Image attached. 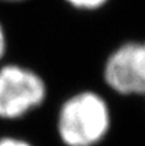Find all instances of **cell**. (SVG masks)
Returning a JSON list of instances; mask_svg holds the SVG:
<instances>
[{
    "label": "cell",
    "mask_w": 145,
    "mask_h": 146,
    "mask_svg": "<svg viewBox=\"0 0 145 146\" xmlns=\"http://www.w3.org/2000/svg\"><path fill=\"white\" fill-rule=\"evenodd\" d=\"M110 126L107 103L95 92L77 94L62 105L58 133L67 146H94L104 139Z\"/></svg>",
    "instance_id": "1"
},
{
    "label": "cell",
    "mask_w": 145,
    "mask_h": 146,
    "mask_svg": "<svg viewBox=\"0 0 145 146\" xmlns=\"http://www.w3.org/2000/svg\"><path fill=\"white\" fill-rule=\"evenodd\" d=\"M46 99V85L33 71L17 64L0 68V121L15 123Z\"/></svg>",
    "instance_id": "2"
},
{
    "label": "cell",
    "mask_w": 145,
    "mask_h": 146,
    "mask_svg": "<svg viewBox=\"0 0 145 146\" xmlns=\"http://www.w3.org/2000/svg\"><path fill=\"white\" fill-rule=\"evenodd\" d=\"M105 82L123 95L145 94V42H128L109 56Z\"/></svg>",
    "instance_id": "3"
},
{
    "label": "cell",
    "mask_w": 145,
    "mask_h": 146,
    "mask_svg": "<svg viewBox=\"0 0 145 146\" xmlns=\"http://www.w3.org/2000/svg\"><path fill=\"white\" fill-rule=\"evenodd\" d=\"M0 146H36L27 137L19 135L5 133L0 136Z\"/></svg>",
    "instance_id": "4"
},
{
    "label": "cell",
    "mask_w": 145,
    "mask_h": 146,
    "mask_svg": "<svg viewBox=\"0 0 145 146\" xmlns=\"http://www.w3.org/2000/svg\"><path fill=\"white\" fill-rule=\"evenodd\" d=\"M69 4L80 9H96L107 3V0H67Z\"/></svg>",
    "instance_id": "5"
},
{
    "label": "cell",
    "mask_w": 145,
    "mask_h": 146,
    "mask_svg": "<svg viewBox=\"0 0 145 146\" xmlns=\"http://www.w3.org/2000/svg\"><path fill=\"white\" fill-rule=\"evenodd\" d=\"M5 46H7V41H5V33L3 30L1 25H0V59L3 58L5 53Z\"/></svg>",
    "instance_id": "6"
},
{
    "label": "cell",
    "mask_w": 145,
    "mask_h": 146,
    "mask_svg": "<svg viewBox=\"0 0 145 146\" xmlns=\"http://www.w3.org/2000/svg\"><path fill=\"white\" fill-rule=\"evenodd\" d=\"M8 1H21V0H8Z\"/></svg>",
    "instance_id": "7"
}]
</instances>
